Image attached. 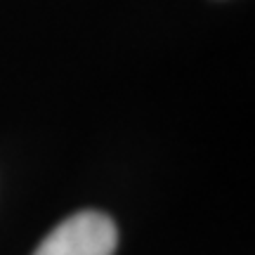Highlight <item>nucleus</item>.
Returning a JSON list of instances; mask_svg holds the SVG:
<instances>
[{"mask_svg":"<svg viewBox=\"0 0 255 255\" xmlns=\"http://www.w3.org/2000/svg\"><path fill=\"white\" fill-rule=\"evenodd\" d=\"M116 225L97 210H83L55 227L33 255H114Z\"/></svg>","mask_w":255,"mask_h":255,"instance_id":"obj_1","label":"nucleus"}]
</instances>
